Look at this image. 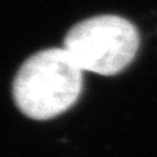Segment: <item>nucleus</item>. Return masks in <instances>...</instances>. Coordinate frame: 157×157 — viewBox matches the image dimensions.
Listing matches in <instances>:
<instances>
[{
  "label": "nucleus",
  "instance_id": "f03ea898",
  "mask_svg": "<svg viewBox=\"0 0 157 157\" xmlns=\"http://www.w3.org/2000/svg\"><path fill=\"white\" fill-rule=\"evenodd\" d=\"M139 41L135 25L108 14L73 25L63 39V48L83 71L114 76L134 61Z\"/></svg>",
  "mask_w": 157,
  "mask_h": 157
},
{
  "label": "nucleus",
  "instance_id": "f257e3e1",
  "mask_svg": "<svg viewBox=\"0 0 157 157\" xmlns=\"http://www.w3.org/2000/svg\"><path fill=\"white\" fill-rule=\"evenodd\" d=\"M83 72L63 47L39 51L22 63L14 77V102L33 120L54 119L78 99Z\"/></svg>",
  "mask_w": 157,
  "mask_h": 157
}]
</instances>
